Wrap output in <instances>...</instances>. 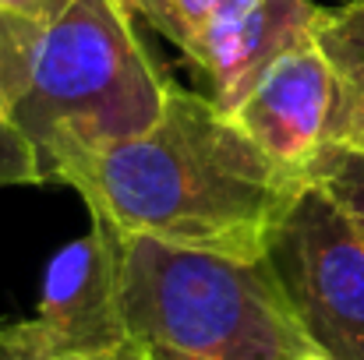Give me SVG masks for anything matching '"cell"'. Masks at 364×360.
Here are the masks:
<instances>
[{"mask_svg": "<svg viewBox=\"0 0 364 360\" xmlns=\"http://www.w3.org/2000/svg\"><path fill=\"white\" fill-rule=\"evenodd\" d=\"M121 237L265 258V240L308 187L287 177L213 96L166 85L159 120L64 180Z\"/></svg>", "mask_w": 364, "mask_h": 360, "instance_id": "6da1fadb", "label": "cell"}, {"mask_svg": "<svg viewBox=\"0 0 364 360\" xmlns=\"http://www.w3.org/2000/svg\"><path fill=\"white\" fill-rule=\"evenodd\" d=\"M121 318L138 360H297L318 354L265 258L121 237Z\"/></svg>", "mask_w": 364, "mask_h": 360, "instance_id": "7a4b0ae2", "label": "cell"}, {"mask_svg": "<svg viewBox=\"0 0 364 360\" xmlns=\"http://www.w3.org/2000/svg\"><path fill=\"white\" fill-rule=\"evenodd\" d=\"M166 85L117 0H71L43 28L28 85L7 120L36 148L46 184H64L103 148L149 131Z\"/></svg>", "mask_w": 364, "mask_h": 360, "instance_id": "3957f363", "label": "cell"}, {"mask_svg": "<svg viewBox=\"0 0 364 360\" xmlns=\"http://www.w3.org/2000/svg\"><path fill=\"white\" fill-rule=\"evenodd\" d=\"M265 261L311 347L329 360H364V237L322 184L279 216Z\"/></svg>", "mask_w": 364, "mask_h": 360, "instance_id": "277c9868", "label": "cell"}, {"mask_svg": "<svg viewBox=\"0 0 364 360\" xmlns=\"http://www.w3.org/2000/svg\"><path fill=\"white\" fill-rule=\"evenodd\" d=\"M32 329L57 357H114L131 350L121 318V240L107 223L92 219L85 237L50 258Z\"/></svg>", "mask_w": 364, "mask_h": 360, "instance_id": "5b68a950", "label": "cell"}, {"mask_svg": "<svg viewBox=\"0 0 364 360\" xmlns=\"http://www.w3.org/2000/svg\"><path fill=\"white\" fill-rule=\"evenodd\" d=\"M336 78L318 39L287 53L241 103L230 120L297 184H315L318 163L333 148Z\"/></svg>", "mask_w": 364, "mask_h": 360, "instance_id": "8992f818", "label": "cell"}, {"mask_svg": "<svg viewBox=\"0 0 364 360\" xmlns=\"http://www.w3.org/2000/svg\"><path fill=\"white\" fill-rule=\"evenodd\" d=\"M326 7L315 0H237L195 39L191 64L209 78L213 103L230 114L297 46L311 43Z\"/></svg>", "mask_w": 364, "mask_h": 360, "instance_id": "52a82bcc", "label": "cell"}, {"mask_svg": "<svg viewBox=\"0 0 364 360\" xmlns=\"http://www.w3.org/2000/svg\"><path fill=\"white\" fill-rule=\"evenodd\" d=\"M315 39L336 78L329 141L364 163V0L326 7Z\"/></svg>", "mask_w": 364, "mask_h": 360, "instance_id": "ba28073f", "label": "cell"}, {"mask_svg": "<svg viewBox=\"0 0 364 360\" xmlns=\"http://www.w3.org/2000/svg\"><path fill=\"white\" fill-rule=\"evenodd\" d=\"M43 28L46 25L0 7V117L14 110V103L21 99L28 85Z\"/></svg>", "mask_w": 364, "mask_h": 360, "instance_id": "9c48e42d", "label": "cell"}, {"mask_svg": "<svg viewBox=\"0 0 364 360\" xmlns=\"http://www.w3.org/2000/svg\"><path fill=\"white\" fill-rule=\"evenodd\" d=\"M315 184H322L354 219V227L364 237V163L343 148H329L326 159L318 163Z\"/></svg>", "mask_w": 364, "mask_h": 360, "instance_id": "30bf717a", "label": "cell"}, {"mask_svg": "<svg viewBox=\"0 0 364 360\" xmlns=\"http://www.w3.org/2000/svg\"><path fill=\"white\" fill-rule=\"evenodd\" d=\"M28 184H46L39 156L11 120L0 117V187H28Z\"/></svg>", "mask_w": 364, "mask_h": 360, "instance_id": "8fae6325", "label": "cell"}, {"mask_svg": "<svg viewBox=\"0 0 364 360\" xmlns=\"http://www.w3.org/2000/svg\"><path fill=\"white\" fill-rule=\"evenodd\" d=\"M0 360H138V354L124 350L114 357H57L39 343L32 318H0Z\"/></svg>", "mask_w": 364, "mask_h": 360, "instance_id": "7c38bea8", "label": "cell"}, {"mask_svg": "<svg viewBox=\"0 0 364 360\" xmlns=\"http://www.w3.org/2000/svg\"><path fill=\"white\" fill-rule=\"evenodd\" d=\"M124 11L134 18V21H145L152 32H159L166 43H173L184 57H188V32L184 25L177 21V11L170 0H117Z\"/></svg>", "mask_w": 364, "mask_h": 360, "instance_id": "4fadbf2b", "label": "cell"}, {"mask_svg": "<svg viewBox=\"0 0 364 360\" xmlns=\"http://www.w3.org/2000/svg\"><path fill=\"white\" fill-rule=\"evenodd\" d=\"M170 4H173V11H177V21H181L184 32H188V60H191L198 32H202L220 11H227V7L237 4V0H170Z\"/></svg>", "mask_w": 364, "mask_h": 360, "instance_id": "5bb4252c", "label": "cell"}, {"mask_svg": "<svg viewBox=\"0 0 364 360\" xmlns=\"http://www.w3.org/2000/svg\"><path fill=\"white\" fill-rule=\"evenodd\" d=\"M0 7H7L21 18H32L39 25H50L53 18H60L71 7V0H0Z\"/></svg>", "mask_w": 364, "mask_h": 360, "instance_id": "9a60e30c", "label": "cell"}, {"mask_svg": "<svg viewBox=\"0 0 364 360\" xmlns=\"http://www.w3.org/2000/svg\"><path fill=\"white\" fill-rule=\"evenodd\" d=\"M297 360H329L326 354H304V357H297Z\"/></svg>", "mask_w": 364, "mask_h": 360, "instance_id": "2e32d148", "label": "cell"}]
</instances>
